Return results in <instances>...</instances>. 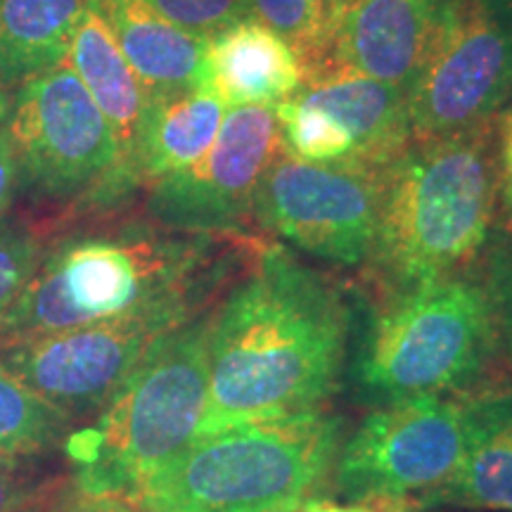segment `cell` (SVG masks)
<instances>
[{"instance_id":"obj_25","label":"cell","mask_w":512,"mask_h":512,"mask_svg":"<svg viewBox=\"0 0 512 512\" xmlns=\"http://www.w3.org/2000/svg\"><path fill=\"white\" fill-rule=\"evenodd\" d=\"M486 290H489L491 302H494L503 339L510 344L512 351V240L508 238L501 247H496L494 256H491Z\"/></svg>"},{"instance_id":"obj_1","label":"cell","mask_w":512,"mask_h":512,"mask_svg":"<svg viewBox=\"0 0 512 512\" xmlns=\"http://www.w3.org/2000/svg\"><path fill=\"white\" fill-rule=\"evenodd\" d=\"M349 313L318 271L264 249L209 318L207 406L195 437L320 411L335 392Z\"/></svg>"},{"instance_id":"obj_23","label":"cell","mask_w":512,"mask_h":512,"mask_svg":"<svg viewBox=\"0 0 512 512\" xmlns=\"http://www.w3.org/2000/svg\"><path fill=\"white\" fill-rule=\"evenodd\" d=\"M43 252L38 233L17 221L0 219V320L29 285Z\"/></svg>"},{"instance_id":"obj_18","label":"cell","mask_w":512,"mask_h":512,"mask_svg":"<svg viewBox=\"0 0 512 512\" xmlns=\"http://www.w3.org/2000/svg\"><path fill=\"white\" fill-rule=\"evenodd\" d=\"M463 406V460L437 505L512 512V392H486Z\"/></svg>"},{"instance_id":"obj_7","label":"cell","mask_w":512,"mask_h":512,"mask_svg":"<svg viewBox=\"0 0 512 512\" xmlns=\"http://www.w3.org/2000/svg\"><path fill=\"white\" fill-rule=\"evenodd\" d=\"M463 451V403L444 396L384 403L339 451L337 489L351 505L373 512L437 508Z\"/></svg>"},{"instance_id":"obj_33","label":"cell","mask_w":512,"mask_h":512,"mask_svg":"<svg viewBox=\"0 0 512 512\" xmlns=\"http://www.w3.org/2000/svg\"><path fill=\"white\" fill-rule=\"evenodd\" d=\"M337 3H339V5H342V3H349V0H337Z\"/></svg>"},{"instance_id":"obj_29","label":"cell","mask_w":512,"mask_h":512,"mask_svg":"<svg viewBox=\"0 0 512 512\" xmlns=\"http://www.w3.org/2000/svg\"><path fill=\"white\" fill-rule=\"evenodd\" d=\"M498 188L503 195V207L512 221V110L503 119L501 131V169H498Z\"/></svg>"},{"instance_id":"obj_17","label":"cell","mask_w":512,"mask_h":512,"mask_svg":"<svg viewBox=\"0 0 512 512\" xmlns=\"http://www.w3.org/2000/svg\"><path fill=\"white\" fill-rule=\"evenodd\" d=\"M150 98L197 88L207 38L183 31L145 0H95Z\"/></svg>"},{"instance_id":"obj_27","label":"cell","mask_w":512,"mask_h":512,"mask_svg":"<svg viewBox=\"0 0 512 512\" xmlns=\"http://www.w3.org/2000/svg\"><path fill=\"white\" fill-rule=\"evenodd\" d=\"M38 496L41 489L24 475L19 458L0 456V512H27Z\"/></svg>"},{"instance_id":"obj_8","label":"cell","mask_w":512,"mask_h":512,"mask_svg":"<svg viewBox=\"0 0 512 512\" xmlns=\"http://www.w3.org/2000/svg\"><path fill=\"white\" fill-rule=\"evenodd\" d=\"M512 98V0H444L411 91V140L486 128Z\"/></svg>"},{"instance_id":"obj_3","label":"cell","mask_w":512,"mask_h":512,"mask_svg":"<svg viewBox=\"0 0 512 512\" xmlns=\"http://www.w3.org/2000/svg\"><path fill=\"white\" fill-rule=\"evenodd\" d=\"M342 420L325 413L240 422L195 437L136 486L145 512H299L339 456Z\"/></svg>"},{"instance_id":"obj_5","label":"cell","mask_w":512,"mask_h":512,"mask_svg":"<svg viewBox=\"0 0 512 512\" xmlns=\"http://www.w3.org/2000/svg\"><path fill=\"white\" fill-rule=\"evenodd\" d=\"M209 320H188L133 370L98 420L64 441L74 486L128 498L195 439L209 384Z\"/></svg>"},{"instance_id":"obj_28","label":"cell","mask_w":512,"mask_h":512,"mask_svg":"<svg viewBox=\"0 0 512 512\" xmlns=\"http://www.w3.org/2000/svg\"><path fill=\"white\" fill-rule=\"evenodd\" d=\"M19 183H22V169H19V159L8 126H3L0 128V219L15 200Z\"/></svg>"},{"instance_id":"obj_15","label":"cell","mask_w":512,"mask_h":512,"mask_svg":"<svg viewBox=\"0 0 512 512\" xmlns=\"http://www.w3.org/2000/svg\"><path fill=\"white\" fill-rule=\"evenodd\" d=\"M67 62L91 93L102 117L110 124L121 155V190L131 183V162L143 133L150 93L121 53L110 24L95 0H88L79 27L74 31Z\"/></svg>"},{"instance_id":"obj_6","label":"cell","mask_w":512,"mask_h":512,"mask_svg":"<svg viewBox=\"0 0 512 512\" xmlns=\"http://www.w3.org/2000/svg\"><path fill=\"white\" fill-rule=\"evenodd\" d=\"M498 339L503 332L486 285L451 275L389 299L354 375L384 403L463 392L479 382Z\"/></svg>"},{"instance_id":"obj_14","label":"cell","mask_w":512,"mask_h":512,"mask_svg":"<svg viewBox=\"0 0 512 512\" xmlns=\"http://www.w3.org/2000/svg\"><path fill=\"white\" fill-rule=\"evenodd\" d=\"M304 69L290 43L245 17L207 38L197 88L223 107L280 105L302 88Z\"/></svg>"},{"instance_id":"obj_31","label":"cell","mask_w":512,"mask_h":512,"mask_svg":"<svg viewBox=\"0 0 512 512\" xmlns=\"http://www.w3.org/2000/svg\"><path fill=\"white\" fill-rule=\"evenodd\" d=\"M10 95H8V88L5 86H0V128H3V124H5V119L10 117Z\"/></svg>"},{"instance_id":"obj_4","label":"cell","mask_w":512,"mask_h":512,"mask_svg":"<svg viewBox=\"0 0 512 512\" xmlns=\"http://www.w3.org/2000/svg\"><path fill=\"white\" fill-rule=\"evenodd\" d=\"M207 240L147 233L76 235L43 252L29 285L0 320V347L169 304H195Z\"/></svg>"},{"instance_id":"obj_19","label":"cell","mask_w":512,"mask_h":512,"mask_svg":"<svg viewBox=\"0 0 512 512\" xmlns=\"http://www.w3.org/2000/svg\"><path fill=\"white\" fill-rule=\"evenodd\" d=\"M223 119V102L200 88L152 100L131 162V183H157L188 169L207 155Z\"/></svg>"},{"instance_id":"obj_13","label":"cell","mask_w":512,"mask_h":512,"mask_svg":"<svg viewBox=\"0 0 512 512\" xmlns=\"http://www.w3.org/2000/svg\"><path fill=\"white\" fill-rule=\"evenodd\" d=\"M444 0H349L339 5L330 43L304 74L344 69L408 95L437 29Z\"/></svg>"},{"instance_id":"obj_10","label":"cell","mask_w":512,"mask_h":512,"mask_svg":"<svg viewBox=\"0 0 512 512\" xmlns=\"http://www.w3.org/2000/svg\"><path fill=\"white\" fill-rule=\"evenodd\" d=\"M387 164H313L275 155L254 195L256 219L292 245L342 266L373 254Z\"/></svg>"},{"instance_id":"obj_30","label":"cell","mask_w":512,"mask_h":512,"mask_svg":"<svg viewBox=\"0 0 512 512\" xmlns=\"http://www.w3.org/2000/svg\"><path fill=\"white\" fill-rule=\"evenodd\" d=\"M320 512H373V510L363 508V505H335L328 501H320Z\"/></svg>"},{"instance_id":"obj_11","label":"cell","mask_w":512,"mask_h":512,"mask_svg":"<svg viewBox=\"0 0 512 512\" xmlns=\"http://www.w3.org/2000/svg\"><path fill=\"white\" fill-rule=\"evenodd\" d=\"M8 133L22 181L43 195L121 192L117 140L67 60L19 86Z\"/></svg>"},{"instance_id":"obj_9","label":"cell","mask_w":512,"mask_h":512,"mask_svg":"<svg viewBox=\"0 0 512 512\" xmlns=\"http://www.w3.org/2000/svg\"><path fill=\"white\" fill-rule=\"evenodd\" d=\"M195 304H169L0 347V368L69 420L102 411Z\"/></svg>"},{"instance_id":"obj_12","label":"cell","mask_w":512,"mask_h":512,"mask_svg":"<svg viewBox=\"0 0 512 512\" xmlns=\"http://www.w3.org/2000/svg\"><path fill=\"white\" fill-rule=\"evenodd\" d=\"M278 152L275 107H233L207 155L152 183L147 209L162 226L190 233L240 228L254 211L256 188Z\"/></svg>"},{"instance_id":"obj_24","label":"cell","mask_w":512,"mask_h":512,"mask_svg":"<svg viewBox=\"0 0 512 512\" xmlns=\"http://www.w3.org/2000/svg\"><path fill=\"white\" fill-rule=\"evenodd\" d=\"M145 3L171 24L202 38L252 17L247 0H145Z\"/></svg>"},{"instance_id":"obj_22","label":"cell","mask_w":512,"mask_h":512,"mask_svg":"<svg viewBox=\"0 0 512 512\" xmlns=\"http://www.w3.org/2000/svg\"><path fill=\"white\" fill-rule=\"evenodd\" d=\"M249 15L290 43L304 74L316 67L328 48L335 19L337 0H247Z\"/></svg>"},{"instance_id":"obj_20","label":"cell","mask_w":512,"mask_h":512,"mask_svg":"<svg viewBox=\"0 0 512 512\" xmlns=\"http://www.w3.org/2000/svg\"><path fill=\"white\" fill-rule=\"evenodd\" d=\"M88 0H0V86L15 88L67 60Z\"/></svg>"},{"instance_id":"obj_16","label":"cell","mask_w":512,"mask_h":512,"mask_svg":"<svg viewBox=\"0 0 512 512\" xmlns=\"http://www.w3.org/2000/svg\"><path fill=\"white\" fill-rule=\"evenodd\" d=\"M297 95L347 133L358 162H392L411 140L408 95L384 81L332 69L304 79Z\"/></svg>"},{"instance_id":"obj_32","label":"cell","mask_w":512,"mask_h":512,"mask_svg":"<svg viewBox=\"0 0 512 512\" xmlns=\"http://www.w3.org/2000/svg\"><path fill=\"white\" fill-rule=\"evenodd\" d=\"M299 512H320V501H311V503H306L302 510Z\"/></svg>"},{"instance_id":"obj_26","label":"cell","mask_w":512,"mask_h":512,"mask_svg":"<svg viewBox=\"0 0 512 512\" xmlns=\"http://www.w3.org/2000/svg\"><path fill=\"white\" fill-rule=\"evenodd\" d=\"M34 508V505H31ZM29 512H145L131 503L128 498L121 496H105V494H88V491L74 486L72 491H62V494L50 496L41 510Z\"/></svg>"},{"instance_id":"obj_2","label":"cell","mask_w":512,"mask_h":512,"mask_svg":"<svg viewBox=\"0 0 512 512\" xmlns=\"http://www.w3.org/2000/svg\"><path fill=\"white\" fill-rule=\"evenodd\" d=\"M498 169L486 128L408 140L387 166L368 264L392 297L460 275L494 223Z\"/></svg>"},{"instance_id":"obj_21","label":"cell","mask_w":512,"mask_h":512,"mask_svg":"<svg viewBox=\"0 0 512 512\" xmlns=\"http://www.w3.org/2000/svg\"><path fill=\"white\" fill-rule=\"evenodd\" d=\"M72 420L0 368V456L29 458L67 437Z\"/></svg>"}]
</instances>
